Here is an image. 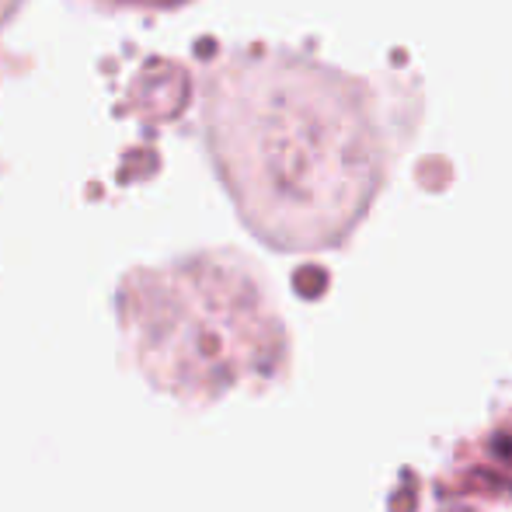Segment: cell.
<instances>
[{
    "instance_id": "obj_1",
    "label": "cell",
    "mask_w": 512,
    "mask_h": 512,
    "mask_svg": "<svg viewBox=\"0 0 512 512\" xmlns=\"http://www.w3.org/2000/svg\"><path fill=\"white\" fill-rule=\"evenodd\" d=\"M206 129L244 220L283 251L338 248L394 161L377 84L279 49L220 63Z\"/></svg>"
}]
</instances>
